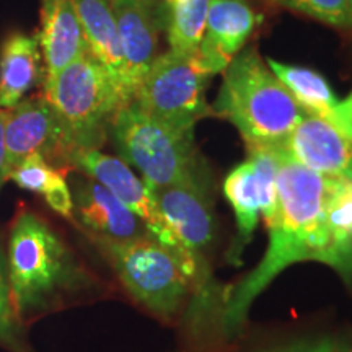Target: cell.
Returning <instances> with one entry per match:
<instances>
[{"mask_svg": "<svg viewBox=\"0 0 352 352\" xmlns=\"http://www.w3.org/2000/svg\"><path fill=\"white\" fill-rule=\"evenodd\" d=\"M276 152L279 158L276 209L266 222L270 246L258 266L228 296L222 311V327L227 331L241 327L254 298L290 264L316 261L336 271L327 226V201L333 178L300 165L280 145H276Z\"/></svg>", "mask_w": 352, "mask_h": 352, "instance_id": "obj_1", "label": "cell"}, {"mask_svg": "<svg viewBox=\"0 0 352 352\" xmlns=\"http://www.w3.org/2000/svg\"><path fill=\"white\" fill-rule=\"evenodd\" d=\"M6 254L13 310L23 327L88 283L59 233L30 209H20L13 219Z\"/></svg>", "mask_w": 352, "mask_h": 352, "instance_id": "obj_2", "label": "cell"}, {"mask_svg": "<svg viewBox=\"0 0 352 352\" xmlns=\"http://www.w3.org/2000/svg\"><path fill=\"white\" fill-rule=\"evenodd\" d=\"M214 113L230 121L248 145L283 144L305 114L253 46L227 65Z\"/></svg>", "mask_w": 352, "mask_h": 352, "instance_id": "obj_3", "label": "cell"}, {"mask_svg": "<svg viewBox=\"0 0 352 352\" xmlns=\"http://www.w3.org/2000/svg\"><path fill=\"white\" fill-rule=\"evenodd\" d=\"M129 296L152 314L171 318L206 274L191 258L152 235L113 240L87 233Z\"/></svg>", "mask_w": 352, "mask_h": 352, "instance_id": "obj_4", "label": "cell"}, {"mask_svg": "<svg viewBox=\"0 0 352 352\" xmlns=\"http://www.w3.org/2000/svg\"><path fill=\"white\" fill-rule=\"evenodd\" d=\"M109 129L122 162L135 166L148 188L209 184L191 131L158 121L132 101L114 114Z\"/></svg>", "mask_w": 352, "mask_h": 352, "instance_id": "obj_5", "label": "cell"}, {"mask_svg": "<svg viewBox=\"0 0 352 352\" xmlns=\"http://www.w3.org/2000/svg\"><path fill=\"white\" fill-rule=\"evenodd\" d=\"M44 96L63 120L76 152L100 148L114 114L127 104L108 70L90 51L46 77Z\"/></svg>", "mask_w": 352, "mask_h": 352, "instance_id": "obj_6", "label": "cell"}, {"mask_svg": "<svg viewBox=\"0 0 352 352\" xmlns=\"http://www.w3.org/2000/svg\"><path fill=\"white\" fill-rule=\"evenodd\" d=\"M208 77L196 54L182 56L168 51L153 60L132 103L158 121L192 132L196 122L209 114Z\"/></svg>", "mask_w": 352, "mask_h": 352, "instance_id": "obj_7", "label": "cell"}, {"mask_svg": "<svg viewBox=\"0 0 352 352\" xmlns=\"http://www.w3.org/2000/svg\"><path fill=\"white\" fill-rule=\"evenodd\" d=\"M6 124L7 176L28 157L38 155L56 168H69L74 148L69 132L44 95L2 109Z\"/></svg>", "mask_w": 352, "mask_h": 352, "instance_id": "obj_8", "label": "cell"}, {"mask_svg": "<svg viewBox=\"0 0 352 352\" xmlns=\"http://www.w3.org/2000/svg\"><path fill=\"white\" fill-rule=\"evenodd\" d=\"M250 158L235 166L223 182V195L236 220L233 259H240L258 226L259 212L270 220L276 209V176L279 168L276 145H248Z\"/></svg>", "mask_w": 352, "mask_h": 352, "instance_id": "obj_9", "label": "cell"}, {"mask_svg": "<svg viewBox=\"0 0 352 352\" xmlns=\"http://www.w3.org/2000/svg\"><path fill=\"white\" fill-rule=\"evenodd\" d=\"M148 191L168 233L171 246L191 258L206 274L202 253L214 239L215 226L209 184H171L148 188Z\"/></svg>", "mask_w": 352, "mask_h": 352, "instance_id": "obj_10", "label": "cell"}, {"mask_svg": "<svg viewBox=\"0 0 352 352\" xmlns=\"http://www.w3.org/2000/svg\"><path fill=\"white\" fill-rule=\"evenodd\" d=\"M70 166L80 170L83 175L90 176L101 186L107 188L127 209L142 220L153 239L166 246H171V240L165 230L147 184L144 183V179H139L132 173L126 162L107 155L98 148H87V151L74 152L70 158Z\"/></svg>", "mask_w": 352, "mask_h": 352, "instance_id": "obj_11", "label": "cell"}, {"mask_svg": "<svg viewBox=\"0 0 352 352\" xmlns=\"http://www.w3.org/2000/svg\"><path fill=\"white\" fill-rule=\"evenodd\" d=\"M126 65V95L129 101L158 57V16L153 0H108Z\"/></svg>", "mask_w": 352, "mask_h": 352, "instance_id": "obj_12", "label": "cell"}, {"mask_svg": "<svg viewBox=\"0 0 352 352\" xmlns=\"http://www.w3.org/2000/svg\"><path fill=\"white\" fill-rule=\"evenodd\" d=\"M279 145L316 173L352 179V142L324 118L305 113Z\"/></svg>", "mask_w": 352, "mask_h": 352, "instance_id": "obj_13", "label": "cell"}, {"mask_svg": "<svg viewBox=\"0 0 352 352\" xmlns=\"http://www.w3.org/2000/svg\"><path fill=\"white\" fill-rule=\"evenodd\" d=\"M259 21L245 0H210L204 38L196 51L202 70L208 76L226 70Z\"/></svg>", "mask_w": 352, "mask_h": 352, "instance_id": "obj_14", "label": "cell"}, {"mask_svg": "<svg viewBox=\"0 0 352 352\" xmlns=\"http://www.w3.org/2000/svg\"><path fill=\"white\" fill-rule=\"evenodd\" d=\"M69 186L74 217H77L87 233L113 240L151 235L138 215L90 176H74Z\"/></svg>", "mask_w": 352, "mask_h": 352, "instance_id": "obj_15", "label": "cell"}, {"mask_svg": "<svg viewBox=\"0 0 352 352\" xmlns=\"http://www.w3.org/2000/svg\"><path fill=\"white\" fill-rule=\"evenodd\" d=\"M39 46L46 77L54 76L88 51L74 0H43Z\"/></svg>", "mask_w": 352, "mask_h": 352, "instance_id": "obj_16", "label": "cell"}, {"mask_svg": "<svg viewBox=\"0 0 352 352\" xmlns=\"http://www.w3.org/2000/svg\"><path fill=\"white\" fill-rule=\"evenodd\" d=\"M90 54L108 70L126 103V65L116 21L108 0H74Z\"/></svg>", "mask_w": 352, "mask_h": 352, "instance_id": "obj_17", "label": "cell"}, {"mask_svg": "<svg viewBox=\"0 0 352 352\" xmlns=\"http://www.w3.org/2000/svg\"><path fill=\"white\" fill-rule=\"evenodd\" d=\"M41 82L39 36L13 33L0 51V109L13 108Z\"/></svg>", "mask_w": 352, "mask_h": 352, "instance_id": "obj_18", "label": "cell"}, {"mask_svg": "<svg viewBox=\"0 0 352 352\" xmlns=\"http://www.w3.org/2000/svg\"><path fill=\"white\" fill-rule=\"evenodd\" d=\"M67 168H56L38 155L28 157L8 175L20 188L38 192L47 206L65 219H74L72 192L67 182Z\"/></svg>", "mask_w": 352, "mask_h": 352, "instance_id": "obj_19", "label": "cell"}, {"mask_svg": "<svg viewBox=\"0 0 352 352\" xmlns=\"http://www.w3.org/2000/svg\"><path fill=\"white\" fill-rule=\"evenodd\" d=\"M266 64L305 113L327 118L340 101L329 82L316 70L279 63L271 57Z\"/></svg>", "mask_w": 352, "mask_h": 352, "instance_id": "obj_20", "label": "cell"}, {"mask_svg": "<svg viewBox=\"0 0 352 352\" xmlns=\"http://www.w3.org/2000/svg\"><path fill=\"white\" fill-rule=\"evenodd\" d=\"M327 226L336 271L352 283V179L333 178L327 201Z\"/></svg>", "mask_w": 352, "mask_h": 352, "instance_id": "obj_21", "label": "cell"}, {"mask_svg": "<svg viewBox=\"0 0 352 352\" xmlns=\"http://www.w3.org/2000/svg\"><path fill=\"white\" fill-rule=\"evenodd\" d=\"M210 0H175L168 3V43L175 54L192 56L204 38Z\"/></svg>", "mask_w": 352, "mask_h": 352, "instance_id": "obj_22", "label": "cell"}, {"mask_svg": "<svg viewBox=\"0 0 352 352\" xmlns=\"http://www.w3.org/2000/svg\"><path fill=\"white\" fill-rule=\"evenodd\" d=\"M0 344L12 352H32L23 336V324L13 310L8 283L7 254L0 245Z\"/></svg>", "mask_w": 352, "mask_h": 352, "instance_id": "obj_23", "label": "cell"}, {"mask_svg": "<svg viewBox=\"0 0 352 352\" xmlns=\"http://www.w3.org/2000/svg\"><path fill=\"white\" fill-rule=\"evenodd\" d=\"M271 2L300 12L334 28H351L352 26L347 0H271Z\"/></svg>", "mask_w": 352, "mask_h": 352, "instance_id": "obj_24", "label": "cell"}, {"mask_svg": "<svg viewBox=\"0 0 352 352\" xmlns=\"http://www.w3.org/2000/svg\"><path fill=\"white\" fill-rule=\"evenodd\" d=\"M349 347L344 342L333 340V338H318V340H303L290 344L280 346L274 351L267 352H349Z\"/></svg>", "mask_w": 352, "mask_h": 352, "instance_id": "obj_25", "label": "cell"}, {"mask_svg": "<svg viewBox=\"0 0 352 352\" xmlns=\"http://www.w3.org/2000/svg\"><path fill=\"white\" fill-rule=\"evenodd\" d=\"M324 120L331 122L352 142V91L344 100L338 101L336 107L333 108V111Z\"/></svg>", "mask_w": 352, "mask_h": 352, "instance_id": "obj_26", "label": "cell"}, {"mask_svg": "<svg viewBox=\"0 0 352 352\" xmlns=\"http://www.w3.org/2000/svg\"><path fill=\"white\" fill-rule=\"evenodd\" d=\"M7 151H6V124H3V111L0 109V188L8 182L7 176Z\"/></svg>", "mask_w": 352, "mask_h": 352, "instance_id": "obj_27", "label": "cell"}, {"mask_svg": "<svg viewBox=\"0 0 352 352\" xmlns=\"http://www.w3.org/2000/svg\"><path fill=\"white\" fill-rule=\"evenodd\" d=\"M347 7H349V12H351V19H352V0H347Z\"/></svg>", "mask_w": 352, "mask_h": 352, "instance_id": "obj_28", "label": "cell"}, {"mask_svg": "<svg viewBox=\"0 0 352 352\" xmlns=\"http://www.w3.org/2000/svg\"><path fill=\"white\" fill-rule=\"evenodd\" d=\"M166 2H168V3H171V2H175V0H166Z\"/></svg>", "mask_w": 352, "mask_h": 352, "instance_id": "obj_29", "label": "cell"}, {"mask_svg": "<svg viewBox=\"0 0 352 352\" xmlns=\"http://www.w3.org/2000/svg\"><path fill=\"white\" fill-rule=\"evenodd\" d=\"M349 352H352V346H351V347H349Z\"/></svg>", "mask_w": 352, "mask_h": 352, "instance_id": "obj_30", "label": "cell"}]
</instances>
